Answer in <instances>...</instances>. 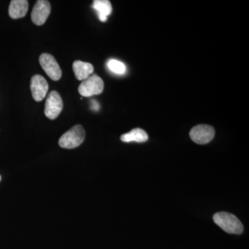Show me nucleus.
Returning <instances> with one entry per match:
<instances>
[{"instance_id":"13","label":"nucleus","mask_w":249,"mask_h":249,"mask_svg":"<svg viewBox=\"0 0 249 249\" xmlns=\"http://www.w3.org/2000/svg\"><path fill=\"white\" fill-rule=\"evenodd\" d=\"M107 67L110 71L117 74H124L126 71V67L123 62L114 59H111L107 62Z\"/></svg>"},{"instance_id":"4","label":"nucleus","mask_w":249,"mask_h":249,"mask_svg":"<svg viewBox=\"0 0 249 249\" xmlns=\"http://www.w3.org/2000/svg\"><path fill=\"white\" fill-rule=\"evenodd\" d=\"M215 131L209 124H198L191 129L190 137L196 143L204 145L213 139Z\"/></svg>"},{"instance_id":"15","label":"nucleus","mask_w":249,"mask_h":249,"mask_svg":"<svg viewBox=\"0 0 249 249\" xmlns=\"http://www.w3.org/2000/svg\"><path fill=\"white\" fill-rule=\"evenodd\" d=\"M0 181H1V176H0Z\"/></svg>"},{"instance_id":"8","label":"nucleus","mask_w":249,"mask_h":249,"mask_svg":"<svg viewBox=\"0 0 249 249\" xmlns=\"http://www.w3.org/2000/svg\"><path fill=\"white\" fill-rule=\"evenodd\" d=\"M30 88L33 98L37 102H40L45 98L49 85L43 76L35 75L31 78Z\"/></svg>"},{"instance_id":"10","label":"nucleus","mask_w":249,"mask_h":249,"mask_svg":"<svg viewBox=\"0 0 249 249\" xmlns=\"http://www.w3.org/2000/svg\"><path fill=\"white\" fill-rule=\"evenodd\" d=\"M73 71L78 80H84L91 76L93 72V67L89 62L76 60L73 63Z\"/></svg>"},{"instance_id":"5","label":"nucleus","mask_w":249,"mask_h":249,"mask_svg":"<svg viewBox=\"0 0 249 249\" xmlns=\"http://www.w3.org/2000/svg\"><path fill=\"white\" fill-rule=\"evenodd\" d=\"M39 62L41 67L51 79L57 81L61 78V69L53 55L46 53L41 54Z\"/></svg>"},{"instance_id":"14","label":"nucleus","mask_w":249,"mask_h":249,"mask_svg":"<svg viewBox=\"0 0 249 249\" xmlns=\"http://www.w3.org/2000/svg\"><path fill=\"white\" fill-rule=\"evenodd\" d=\"M91 102H92V104L93 105V106H91V109H93V110L95 111H98V109H99V105L98 104V103L96 102V101H94V100H92L91 101Z\"/></svg>"},{"instance_id":"3","label":"nucleus","mask_w":249,"mask_h":249,"mask_svg":"<svg viewBox=\"0 0 249 249\" xmlns=\"http://www.w3.org/2000/svg\"><path fill=\"white\" fill-rule=\"evenodd\" d=\"M104 89V82L97 74H93L83 80L79 87L78 92L85 97H90L93 95H99Z\"/></svg>"},{"instance_id":"9","label":"nucleus","mask_w":249,"mask_h":249,"mask_svg":"<svg viewBox=\"0 0 249 249\" xmlns=\"http://www.w3.org/2000/svg\"><path fill=\"white\" fill-rule=\"evenodd\" d=\"M29 9V2L27 0H12L10 3L9 14L12 19L24 18Z\"/></svg>"},{"instance_id":"11","label":"nucleus","mask_w":249,"mask_h":249,"mask_svg":"<svg viewBox=\"0 0 249 249\" xmlns=\"http://www.w3.org/2000/svg\"><path fill=\"white\" fill-rule=\"evenodd\" d=\"M92 7L97 11L100 20L103 22L107 21V16L112 11V6L109 0H95L93 1Z\"/></svg>"},{"instance_id":"2","label":"nucleus","mask_w":249,"mask_h":249,"mask_svg":"<svg viewBox=\"0 0 249 249\" xmlns=\"http://www.w3.org/2000/svg\"><path fill=\"white\" fill-rule=\"evenodd\" d=\"M85 139L84 128L80 124H76L60 137L59 139V145L62 148H76L83 143Z\"/></svg>"},{"instance_id":"7","label":"nucleus","mask_w":249,"mask_h":249,"mask_svg":"<svg viewBox=\"0 0 249 249\" xmlns=\"http://www.w3.org/2000/svg\"><path fill=\"white\" fill-rule=\"evenodd\" d=\"M52 7L50 3L47 0H38L36 1L31 13L32 22L37 26L45 24L50 15Z\"/></svg>"},{"instance_id":"6","label":"nucleus","mask_w":249,"mask_h":249,"mask_svg":"<svg viewBox=\"0 0 249 249\" xmlns=\"http://www.w3.org/2000/svg\"><path fill=\"white\" fill-rule=\"evenodd\" d=\"M63 108V102L60 95L56 91L49 93L46 100L45 114L51 120L56 119Z\"/></svg>"},{"instance_id":"12","label":"nucleus","mask_w":249,"mask_h":249,"mask_svg":"<svg viewBox=\"0 0 249 249\" xmlns=\"http://www.w3.org/2000/svg\"><path fill=\"white\" fill-rule=\"evenodd\" d=\"M121 140L124 142H144L148 140V135L142 129L134 128L128 133L123 134L121 137Z\"/></svg>"},{"instance_id":"1","label":"nucleus","mask_w":249,"mask_h":249,"mask_svg":"<svg viewBox=\"0 0 249 249\" xmlns=\"http://www.w3.org/2000/svg\"><path fill=\"white\" fill-rule=\"evenodd\" d=\"M214 223L224 231L240 235L244 231L242 222L235 215L229 213L219 212L214 214Z\"/></svg>"}]
</instances>
